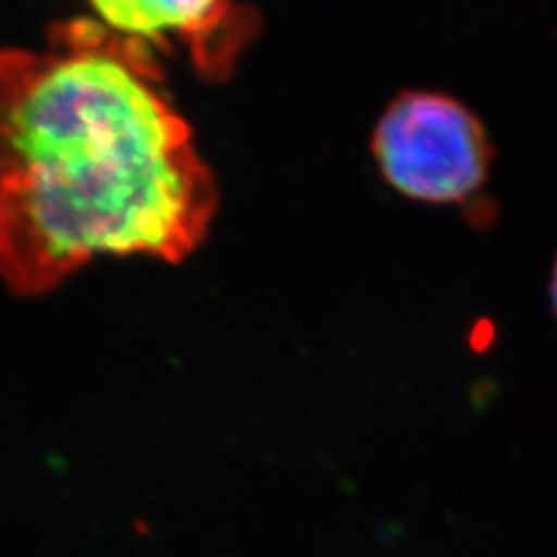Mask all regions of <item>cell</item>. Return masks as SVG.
<instances>
[{"label":"cell","instance_id":"1","mask_svg":"<svg viewBox=\"0 0 557 557\" xmlns=\"http://www.w3.org/2000/svg\"><path fill=\"white\" fill-rule=\"evenodd\" d=\"M149 45L98 20L0 51V278L40 295L94 256L182 260L216 188L153 82Z\"/></svg>","mask_w":557,"mask_h":557},{"label":"cell","instance_id":"2","mask_svg":"<svg viewBox=\"0 0 557 557\" xmlns=\"http://www.w3.org/2000/svg\"><path fill=\"white\" fill-rule=\"evenodd\" d=\"M374 156L399 194L458 202L485 182L491 147L479 121L456 100L407 94L379 121Z\"/></svg>","mask_w":557,"mask_h":557},{"label":"cell","instance_id":"3","mask_svg":"<svg viewBox=\"0 0 557 557\" xmlns=\"http://www.w3.org/2000/svg\"><path fill=\"white\" fill-rule=\"evenodd\" d=\"M98 22L145 45L174 38L188 45L205 75L228 73L242 42L249 38L253 16L231 3H96Z\"/></svg>","mask_w":557,"mask_h":557},{"label":"cell","instance_id":"4","mask_svg":"<svg viewBox=\"0 0 557 557\" xmlns=\"http://www.w3.org/2000/svg\"><path fill=\"white\" fill-rule=\"evenodd\" d=\"M553 300H555V309H557V265H555V276H553Z\"/></svg>","mask_w":557,"mask_h":557}]
</instances>
